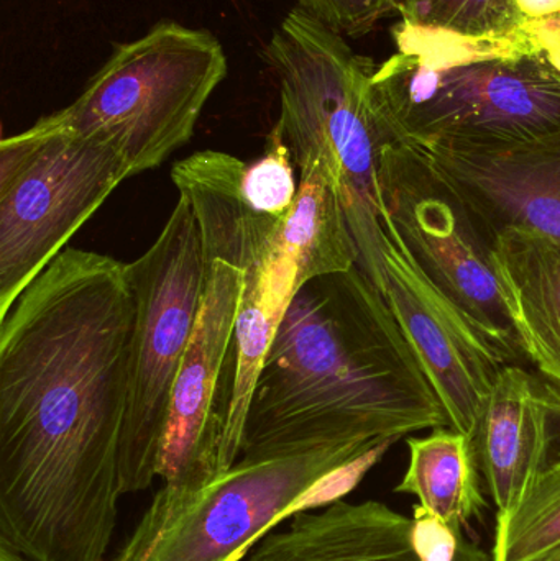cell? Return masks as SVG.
I'll list each match as a JSON object with an SVG mask.
<instances>
[{"mask_svg":"<svg viewBox=\"0 0 560 561\" xmlns=\"http://www.w3.org/2000/svg\"><path fill=\"white\" fill-rule=\"evenodd\" d=\"M377 289L416 350L449 427L472 438L480 408L505 363L416 268L391 226Z\"/></svg>","mask_w":560,"mask_h":561,"instance_id":"obj_11","label":"cell"},{"mask_svg":"<svg viewBox=\"0 0 560 561\" xmlns=\"http://www.w3.org/2000/svg\"><path fill=\"white\" fill-rule=\"evenodd\" d=\"M541 561H560V547L558 550H555L551 556L546 557V559H542Z\"/></svg>","mask_w":560,"mask_h":561,"instance_id":"obj_27","label":"cell"},{"mask_svg":"<svg viewBox=\"0 0 560 561\" xmlns=\"http://www.w3.org/2000/svg\"><path fill=\"white\" fill-rule=\"evenodd\" d=\"M408 0H296L298 7L342 36L367 35L381 20L401 15Z\"/></svg>","mask_w":560,"mask_h":561,"instance_id":"obj_23","label":"cell"},{"mask_svg":"<svg viewBox=\"0 0 560 561\" xmlns=\"http://www.w3.org/2000/svg\"><path fill=\"white\" fill-rule=\"evenodd\" d=\"M391 445L239 460L153 533L132 534L112 561H239L273 527L351 493Z\"/></svg>","mask_w":560,"mask_h":561,"instance_id":"obj_6","label":"cell"},{"mask_svg":"<svg viewBox=\"0 0 560 561\" xmlns=\"http://www.w3.org/2000/svg\"><path fill=\"white\" fill-rule=\"evenodd\" d=\"M449 427L416 350L358 266L302 284L247 411L240 460L368 451Z\"/></svg>","mask_w":560,"mask_h":561,"instance_id":"obj_2","label":"cell"},{"mask_svg":"<svg viewBox=\"0 0 560 561\" xmlns=\"http://www.w3.org/2000/svg\"><path fill=\"white\" fill-rule=\"evenodd\" d=\"M0 561H33L26 559L23 553L16 552L12 547L7 543L0 542Z\"/></svg>","mask_w":560,"mask_h":561,"instance_id":"obj_26","label":"cell"},{"mask_svg":"<svg viewBox=\"0 0 560 561\" xmlns=\"http://www.w3.org/2000/svg\"><path fill=\"white\" fill-rule=\"evenodd\" d=\"M278 79L276 127L299 173L319 167L341 197L357 247V266L377 286L390 240L378 163L391 140L372 102L374 62L344 36L296 5L265 48Z\"/></svg>","mask_w":560,"mask_h":561,"instance_id":"obj_4","label":"cell"},{"mask_svg":"<svg viewBox=\"0 0 560 561\" xmlns=\"http://www.w3.org/2000/svg\"><path fill=\"white\" fill-rule=\"evenodd\" d=\"M381 204L416 268L505 365L526 359L495 265V243L423 148L381 147Z\"/></svg>","mask_w":560,"mask_h":561,"instance_id":"obj_9","label":"cell"},{"mask_svg":"<svg viewBox=\"0 0 560 561\" xmlns=\"http://www.w3.org/2000/svg\"><path fill=\"white\" fill-rule=\"evenodd\" d=\"M560 547V454L523 500L496 514L492 561H541Z\"/></svg>","mask_w":560,"mask_h":561,"instance_id":"obj_20","label":"cell"},{"mask_svg":"<svg viewBox=\"0 0 560 561\" xmlns=\"http://www.w3.org/2000/svg\"><path fill=\"white\" fill-rule=\"evenodd\" d=\"M226 76V51L209 30L160 20L115 45L79 98L53 115L111 147L137 176L190 144Z\"/></svg>","mask_w":560,"mask_h":561,"instance_id":"obj_5","label":"cell"},{"mask_svg":"<svg viewBox=\"0 0 560 561\" xmlns=\"http://www.w3.org/2000/svg\"><path fill=\"white\" fill-rule=\"evenodd\" d=\"M413 546L421 561H457L462 547L464 529L444 523L418 504L413 510Z\"/></svg>","mask_w":560,"mask_h":561,"instance_id":"obj_24","label":"cell"},{"mask_svg":"<svg viewBox=\"0 0 560 561\" xmlns=\"http://www.w3.org/2000/svg\"><path fill=\"white\" fill-rule=\"evenodd\" d=\"M526 20H542L559 15L560 0H515Z\"/></svg>","mask_w":560,"mask_h":561,"instance_id":"obj_25","label":"cell"},{"mask_svg":"<svg viewBox=\"0 0 560 561\" xmlns=\"http://www.w3.org/2000/svg\"><path fill=\"white\" fill-rule=\"evenodd\" d=\"M410 465L397 493L413 494L420 506L450 526L469 529L487 507L472 438L453 427H437L408 438Z\"/></svg>","mask_w":560,"mask_h":561,"instance_id":"obj_18","label":"cell"},{"mask_svg":"<svg viewBox=\"0 0 560 561\" xmlns=\"http://www.w3.org/2000/svg\"><path fill=\"white\" fill-rule=\"evenodd\" d=\"M296 293V268L282 245L245 273L222 388V470L242 454L243 427L256 379Z\"/></svg>","mask_w":560,"mask_h":561,"instance_id":"obj_16","label":"cell"},{"mask_svg":"<svg viewBox=\"0 0 560 561\" xmlns=\"http://www.w3.org/2000/svg\"><path fill=\"white\" fill-rule=\"evenodd\" d=\"M245 170L233 154L204 150L178 161L171 180L193 210L207 265L224 262L247 273L276 252L285 220L252 206Z\"/></svg>","mask_w":560,"mask_h":561,"instance_id":"obj_15","label":"cell"},{"mask_svg":"<svg viewBox=\"0 0 560 561\" xmlns=\"http://www.w3.org/2000/svg\"><path fill=\"white\" fill-rule=\"evenodd\" d=\"M411 534L413 519L387 504L339 500L296 514L239 561H421ZM457 561L492 557L466 537Z\"/></svg>","mask_w":560,"mask_h":561,"instance_id":"obj_14","label":"cell"},{"mask_svg":"<svg viewBox=\"0 0 560 561\" xmlns=\"http://www.w3.org/2000/svg\"><path fill=\"white\" fill-rule=\"evenodd\" d=\"M245 272L209 266L203 306L171 396L155 494L134 534L145 536L216 481L222 470V388Z\"/></svg>","mask_w":560,"mask_h":561,"instance_id":"obj_10","label":"cell"},{"mask_svg":"<svg viewBox=\"0 0 560 561\" xmlns=\"http://www.w3.org/2000/svg\"><path fill=\"white\" fill-rule=\"evenodd\" d=\"M134 176L107 145L39 118L0 144V317Z\"/></svg>","mask_w":560,"mask_h":561,"instance_id":"obj_8","label":"cell"},{"mask_svg":"<svg viewBox=\"0 0 560 561\" xmlns=\"http://www.w3.org/2000/svg\"><path fill=\"white\" fill-rule=\"evenodd\" d=\"M135 299L130 388L121 440L122 493L158 478L171 396L193 336L209 265L193 210L180 196L153 245L127 265Z\"/></svg>","mask_w":560,"mask_h":561,"instance_id":"obj_7","label":"cell"},{"mask_svg":"<svg viewBox=\"0 0 560 561\" xmlns=\"http://www.w3.org/2000/svg\"><path fill=\"white\" fill-rule=\"evenodd\" d=\"M426 153L493 242L523 230L560 249V130L528 140L437 145Z\"/></svg>","mask_w":560,"mask_h":561,"instance_id":"obj_12","label":"cell"},{"mask_svg":"<svg viewBox=\"0 0 560 561\" xmlns=\"http://www.w3.org/2000/svg\"><path fill=\"white\" fill-rule=\"evenodd\" d=\"M401 20L466 36H499L526 22L515 0H408Z\"/></svg>","mask_w":560,"mask_h":561,"instance_id":"obj_21","label":"cell"},{"mask_svg":"<svg viewBox=\"0 0 560 561\" xmlns=\"http://www.w3.org/2000/svg\"><path fill=\"white\" fill-rule=\"evenodd\" d=\"M298 187L292 151L275 125L266 137L262 157L247 163L243 190L259 213L286 220L298 196Z\"/></svg>","mask_w":560,"mask_h":561,"instance_id":"obj_22","label":"cell"},{"mask_svg":"<svg viewBox=\"0 0 560 561\" xmlns=\"http://www.w3.org/2000/svg\"><path fill=\"white\" fill-rule=\"evenodd\" d=\"M495 265L526 359L560 386V249L535 232L496 239Z\"/></svg>","mask_w":560,"mask_h":561,"instance_id":"obj_17","label":"cell"},{"mask_svg":"<svg viewBox=\"0 0 560 561\" xmlns=\"http://www.w3.org/2000/svg\"><path fill=\"white\" fill-rule=\"evenodd\" d=\"M397 53L372 76L375 111L393 141L528 140L560 130V13L515 32L466 36L398 22Z\"/></svg>","mask_w":560,"mask_h":561,"instance_id":"obj_3","label":"cell"},{"mask_svg":"<svg viewBox=\"0 0 560 561\" xmlns=\"http://www.w3.org/2000/svg\"><path fill=\"white\" fill-rule=\"evenodd\" d=\"M560 386L519 363L502 366L480 408L473 450L499 513L515 507L551 463Z\"/></svg>","mask_w":560,"mask_h":561,"instance_id":"obj_13","label":"cell"},{"mask_svg":"<svg viewBox=\"0 0 560 561\" xmlns=\"http://www.w3.org/2000/svg\"><path fill=\"white\" fill-rule=\"evenodd\" d=\"M127 263L66 247L0 317V542L104 561L124 496Z\"/></svg>","mask_w":560,"mask_h":561,"instance_id":"obj_1","label":"cell"},{"mask_svg":"<svg viewBox=\"0 0 560 561\" xmlns=\"http://www.w3.org/2000/svg\"><path fill=\"white\" fill-rule=\"evenodd\" d=\"M298 196L286 217L279 245L292 256L296 290L319 276L355 268L357 247L345 219L341 197L322 168L299 173Z\"/></svg>","mask_w":560,"mask_h":561,"instance_id":"obj_19","label":"cell"}]
</instances>
